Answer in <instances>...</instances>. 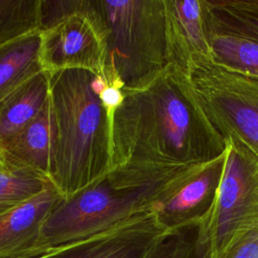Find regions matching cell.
Listing matches in <instances>:
<instances>
[{
	"label": "cell",
	"instance_id": "obj_1",
	"mask_svg": "<svg viewBox=\"0 0 258 258\" xmlns=\"http://www.w3.org/2000/svg\"><path fill=\"white\" fill-rule=\"evenodd\" d=\"M226 147L187 75L170 64L145 88L122 92L112 111L111 168L201 164L221 156Z\"/></svg>",
	"mask_w": 258,
	"mask_h": 258
},
{
	"label": "cell",
	"instance_id": "obj_2",
	"mask_svg": "<svg viewBox=\"0 0 258 258\" xmlns=\"http://www.w3.org/2000/svg\"><path fill=\"white\" fill-rule=\"evenodd\" d=\"M52 146L48 177L70 197L111 169L112 111L106 83L93 71L49 73Z\"/></svg>",
	"mask_w": 258,
	"mask_h": 258
},
{
	"label": "cell",
	"instance_id": "obj_3",
	"mask_svg": "<svg viewBox=\"0 0 258 258\" xmlns=\"http://www.w3.org/2000/svg\"><path fill=\"white\" fill-rule=\"evenodd\" d=\"M190 166L127 163L112 167L87 186L62 198L44 221L34 246L16 258L89 238L152 212Z\"/></svg>",
	"mask_w": 258,
	"mask_h": 258
},
{
	"label": "cell",
	"instance_id": "obj_4",
	"mask_svg": "<svg viewBox=\"0 0 258 258\" xmlns=\"http://www.w3.org/2000/svg\"><path fill=\"white\" fill-rule=\"evenodd\" d=\"M80 11L103 42L108 87L141 90L168 67L163 0H81Z\"/></svg>",
	"mask_w": 258,
	"mask_h": 258
},
{
	"label": "cell",
	"instance_id": "obj_5",
	"mask_svg": "<svg viewBox=\"0 0 258 258\" xmlns=\"http://www.w3.org/2000/svg\"><path fill=\"white\" fill-rule=\"evenodd\" d=\"M226 160L215 202L198 226L209 258L222 257L258 225V157L235 139L226 140Z\"/></svg>",
	"mask_w": 258,
	"mask_h": 258
},
{
	"label": "cell",
	"instance_id": "obj_6",
	"mask_svg": "<svg viewBox=\"0 0 258 258\" xmlns=\"http://www.w3.org/2000/svg\"><path fill=\"white\" fill-rule=\"evenodd\" d=\"M187 77L202 108L223 138L241 142L258 157V80L213 59L195 61Z\"/></svg>",
	"mask_w": 258,
	"mask_h": 258
},
{
	"label": "cell",
	"instance_id": "obj_7",
	"mask_svg": "<svg viewBox=\"0 0 258 258\" xmlns=\"http://www.w3.org/2000/svg\"><path fill=\"white\" fill-rule=\"evenodd\" d=\"M226 151L219 157L194 164L155 205L153 213L166 232L197 227L210 212L222 181Z\"/></svg>",
	"mask_w": 258,
	"mask_h": 258
},
{
	"label": "cell",
	"instance_id": "obj_8",
	"mask_svg": "<svg viewBox=\"0 0 258 258\" xmlns=\"http://www.w3.org/2000/svg\"><path fill=\"white\" fill-rule=\"evenodd\" d=\"M164 233L155 214L147 212L97 235L26 258H143Z\"/></svg>",
	"mask_w": 258,
	"mask_h": 258
},
{
	"label": "cell",
	"instance_id": "obj_9",
	"mask_svg": "<svg viewBox=\"0 0 258 258\" xmlns=\"http://www.w3.org/2000/svg\"><path fill=\"white\" fill-rule=\"evenodd\" d=\"M40 33V59L45 71L51 73L63 69H85L102 77L103 42L84 13L79 11Z\"/></svg>",
	"mask_w": 258,
	"mask_h": 258
},
{
	"label": "cell",
	"instance_id": "obj_10",
	"mask_svg": "<svg viewBox=\"0 0 258 258\" xmlns=\"http://www.w3.org/2000/svg\"><path fill=\"white\" fill-rule=\"evenodd\" d=\"M168 66L187 75L201 59H213L214 33L207 0H163Z\"/></svg>",
	"mask_w": 258,
	"mask_h": 258
},
{
	"label": "cell",
	"instance_id": "obj_11",
	"mask_svg": "<svg viewBox=\"0 0 258 258\" xmlns=\"http://www.w3.org/2000/svg\"><path fill=\"white\" fill-rule=\"evenodd\" d=\"M62 195L50 181L43 191L0 217V258H16L31 249Z\"/></svg>",
	"mask_w": 258,
	"mask_h": 258
},
{
	"label": "cell",
	"instance_id": "obj_12",
	"mask_svg": "<svg viewBox=\"0 0 258 258\" xmlns=\"http://www.w3.org/2000/svg\"><path fill=\"white\" fill-rule=\"evenodd\" d=\"M49 76L43 70L0 100V147L35 118L47 104Z\"/></svg>",
	"mask_w": 258,
	"mask_h": 258
},
{
	"label": "cell",
	"instance_id": "obj_13",
	"mask_svg": "<svg viewBox=\"0 0 258 258\" xmlns=\"http://www.w3.org/2000/svg\"><path fill=\"white\" fill-rule=\"evenodd\" d=\"M52 146L51 108L48 100L40 113L0 147L11 162L48 176Z\"/></svg>",
	"mask_w": 258,
	"mask_h": 258
},
{
	"label": "cell",
	"instance_id": "obj_14",
	"mask_svg": "<svg viewBox=\"0 0 258 258\" xmlns=\"http://www.w3.org/2000/svg\"><path fill=\"white\" fill-rule=\"evenodd\" d=\"M41 33L34 31L0 45V100L43 71Z\"/></svg>",
	"mask_w": 258,
	"mask_h": 258
},
{
	"label": "cell",
	"instance_id": "obj_15",
	"mask_svg": "<svg viewBox=\"0 0 258 258\" xmlns=\"http://www.w3.org/2000/svg\"><path fill=\"white\" fill-rule=\"evenodd\" d=\"M49 182L46 174L11 162L0 151V217L39 195Z\"/></svg>",
	"mask_w": 258,
	"mask_h": 258
},
{
	"label": "cell",
	"instance_id": "obj_16",
	"mask_svg": "<svg viewBox=\"0 0 258 258\" xmlns=\"http://www.w3.org/2000/svg\"><path fill=\"white\" fill-rule=\"evenodd\" d=\"M212 51L217 63L258 80L257 40L214 29Z\"/></svg>",
	"mask_w": 258,
	"mask_h": 258
},
{
	"label": "cell",
	"instance_id": "obj_17",
	"mask_svg": "<svg viewBox=\"0 0 258 258\" xmlns=\"http://www.w3.org/2000/svg\"><path fill=\"white\" fill-rule=\"evenodd\" d=\"M213 27L258 41V0H207Z\"/></svg>",
	"mask_w": 258,
	"mask_h": 258
},
{
	"label": "cell",
	"instance_id": "obj_18",
	"mask_svg": "<svg viewBox=\"0 0 258 258\" xmlns=\"http://www.w3.org/2000/svg\"><path fill=\"white\" fill-rule=\"evenodd\" d=\"M39 0H0V45L38 31Z\"/></svg>",
	"mask_w": 258,
	"mask_h": 258
},
{
	"label": "cell",
	"instance_id": "obj_19",
	"mask_svg": "<svg viewBox=\"0 0 258 258\" xmlns=\"http://www.w3.org/2000/svg\"><path fill=\"white\" fill-rule=\"evenodd\" d=\"M143 258H209L200 242L198 226L164 233Z\"/></svg>",
	"mask_w": 258,
	"mask_h": 258
},
{
	"label": "cell",
	"instance_id": "obj_20",
	"mask_svg": "<svg viewBox=\"0 0 258 258\" xmlns=\"http://www.w3.org/2000/svg\"><path fill=\"white\" fill-rule=\"evenodd\" d=\"M81 0H39L38 31L48 30L80 11Z\"/></svg>",
	"mask_w": 258,
	"mask_h": 258
},
{
	"label": "cell",
	"instance_id": "obj_21",
	"mask_svg": "<svg viewBox=\"0 0 258 258\" xmlns=\"http://www.w3.org/2000/svg\"><path fill=\"white\" fill-rule=\"evenodd\" d=\"M220 258H258V225L241 237Z\"/></svg>",
	"mask_w": 258,
	"mask_h": 258
}]
</instances>
